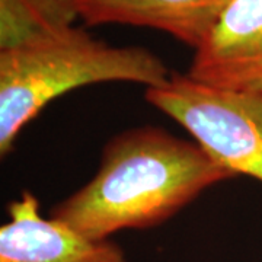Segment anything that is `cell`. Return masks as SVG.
I'll return each instance as SVG.
<instances>
[{"mask_svg": "<svg viewBox=\"0 0 262 262\" xmlns=\"http://www.w3.org/2000/svg\"><path fill=\"white\" fill-rule=\"evenodd\" d=\"M187 75L220 89L262 95V0H233L194 51Z\"/></svg>", "mask_w": 262, "mask_h": 262, "instance_id": "obj_4", "label": "cell"}, {"mask_svg": "<svg viewBox=\"0 0 262 262\" xmlns=\"http://www.w3.org/2000/svg\"><path fill=\"white\" fill-rule=\"evenodd\" d=\"M76 19L75 0H0V51L56 35Z\"/></svg>", "mask_w": 262, "mask_h": 262, "instance_id": "obj_7", "label": "cell"}, {"mask_svg": "<svg viewBox=\"0 0 262 262\" xmlns=\"http://www.w3.org/2000/svg\"><path fill=\"white\" fill-rule=\"evenodd\" d=\"M144 99L178 122L213 159L262 184V95L234 92L173 73Z\"/></svg>", "mask_w": 262, "mask_h": 262, "instance_id": "obj_3", "label": "cell"}, {"mask_svg": "<svg viewBox=\"0 0 262 262\" xmlns=\"http://www.w3.org/2000/svg\"><path fill=\"white\" fill-rule=\"evenodd\" d=\"M170 75L162 58L147 48L111 46L80 27L0 51V155L8 156L29 122L73 89L111 82L153 88Z\"/></svg>", "mask_w": 262, "mask_h": 262, "instance_id": "obj_2", "label": "cell"}, {"mask_svg": "<svg viewBox=\"0 0 262 262\" xmlns=\"http://www.w3.org/2000/svg\"><path fill=\"white\" fill-rule=\"evenodd\" d=\"M233 0H75L88 27L130 25L166 32L195 51Z\"/></svg>", "mask_w": 262, "mask_h": 262, "instance_id": "obj_6", "label": "cell"}, {"mask_svg": "<svg viewBox=\"0 0 262 262\" xmlns=\"http://www.w3.org/2000/svg\"><path fill=\"white\" fill-rule=\"evenodd\" d=\"M8 215L0 227V262H127L124 249L111 239L92 241L44 217L31 191L10 201Z\"/></svg>", "mask_w": 262, "mask_h": 262, "instance_id": "obj_5", "label": "cell"}, {"mask_svg": "<svg viewBox=\"0 0 262 262\" xmlns=\"http://www.w3.org/2000/svg\"><path fill=\"white\" fill-rule=\"evenodd\" d=\"M198 143L141 125L103 146L92 179L50 210V217L92 241L163 225L213 185L233 179Z\"/></svg>", "mask_w": 262, "mask_h": 262, "instance_id": "obj_1", "label": "cell"}]
</instances>
